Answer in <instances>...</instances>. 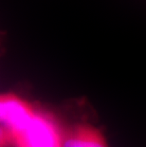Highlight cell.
I'll return each instance as SVG.
<instances>
[{
  "label": "cell",
  "instance_id": "7a4b0ae2",
  "mask_svg": "<svg viewBox=\"0 0 146 147\" xmlns=\"http://www.w3.org/2000/svg\"><path fill=\"white\" fill-rule=\"evenodd\" d=\"M62 115L60 107L38 105L32 120L13 135V147H62Z\"/></svg>",
  "mask_w": 146,
  "mask_h": 147
},
{
  "label": "cell",
  "instance_id": "8992f818",
  "mask_svg": "<svg viewBox=\"0 0 146 147\" xmlns=\"http://www.w3.org/2000/svg\"><path fill=\"white\" fill-rule=\"evenodd\" d=\"M0 54H1V52H0Z\"/></svg>",
  "mask_w": 146,
  "mask_h": 147
},
{
  "label": "cell",
  "instance_id": "277c9868",
  "mask_svg": "<svg viewBox=\"0 0 146 147\" xmlns=\"http://www.w3.org/2000/svg\"><path fill=\"white\" fill-rule=\"evenodd\" d=\"M0 147H13V135L2 126H0Z\"/></svg>",
  "mask_w": 146,
  "mask_h": 147
},
{
  "label": "cell",
  "instance_id": "5b68a950",
  "mask_svg": "<svg viewBox=\"0 0 146 147\" xmlns=\"http://www.w3.org/2000/svg\"><path fill=\"white\" fill-rule=\"evenodd\" d=\"M3 49H4V46H3V38H2V36L0 35V52H2Z\"/></svg>",
  "mask_w": 146,
  "mask_h": 147
},
{
  "label": "cell",
  "instance_id": "3957f363",
  "mask_svg": "<svg viewBox=\"0 0 146 147\" xmlns=\"http://www.w3.org/2000/svg\"><path fill=\"white\" fill-rule=\"evenodd\" d=\"M38 105L13 92H0V126L17 132L35 116Z\"/></svg>",
  "mask_w": 146,
  "mask_h": 147
},
{
  "label": "cell",
  "instance_id": "6da1fadb",
  "mask_svg": "<svg viewBox=\"0 0 146 147\" xmlns=\"http://www.w3.org/2000/svg\"><path fill=\"white\" fill-rule=\"evenodd\" d=\"M60 110L62 147H110L97 114L85 98L68 101Z\"/></svg>",
  "mask_w": 146,
  "mask_h": 147
}]
</instances>
